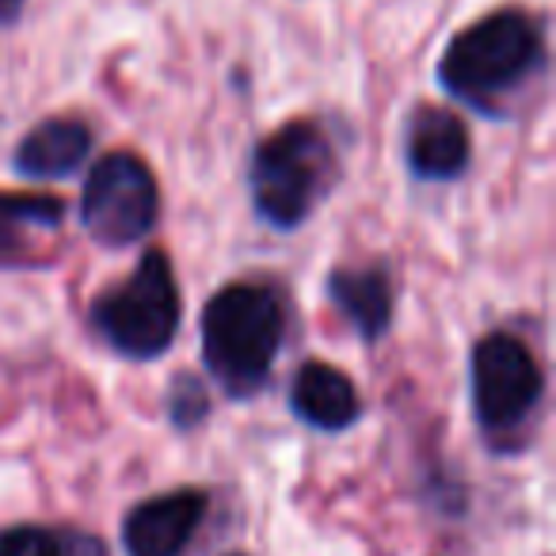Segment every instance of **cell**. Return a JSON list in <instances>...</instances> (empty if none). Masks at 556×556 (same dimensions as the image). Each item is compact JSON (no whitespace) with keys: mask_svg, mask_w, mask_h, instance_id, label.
I'll list each match as a JSON object with an SVG mask.
<instances>
[{"mask_svg":"<svg viewBox=\"0 0 556 556\" xmlns=\"http://www.w3.org/2000/svg\"><path fill=\"white\" fill-rule=\"evenodd\" d=\"M282 332V298L260 282H232L202 309V363L232 401H248L267 386Z\"/></svg>","mask_w":556,"mask_h":556,"instance_id":"cell-1","label":"cell"},{"mask_svg":"<svg viewBox=\"0 0 556 556\" xmlns=\"http://www.w3.org/2000/svg\"><path fill=\"white\" fill-rule=\"evenodd\" d=\"M541 58L545 42L538 20L526 12H495L450 42L439 77L450 96L480 111H495V103L518 92L541 70Z\"/></svg>","mask_w":556,"mask_h":556,"instance_id":"cell-2","label":"cell"},{"mask_svg":"<svg viewBox=\"0 0 556 556\" xmlns=\"http://www.w3.org/2000/svg\"><path fill=\"white\" fill-rule=\"evenodd\" d=\"M336 179V149L317 123H290L275 130L252 156L255 214L275 229H298L317 210Z\"/></svg>","mask_w":556,"mask_h":556,"instance_id":"cell-3","label":"cell"},{"mask_svg":"<svg viewBox=\"0 0 556 556\" xmlns=\"http://www.w3.org/2000/svg\"><path fill=\"white\" fill-rule=\"evenodd\" d=\"M92 325L108 348L134 363H149L172 348L179 332V287L172 260L161 248L141 255L130 278L96 298Z\"/></svg>","mask_w":556,"mask_h":556,"instance_id":"cell-4","label":"cell"},{"mask_svg":"<svg viewBox=\"0 0 556 556\" xmlns=\"http://www.w3.org/2000/svg\"><path fill=\"white\" fill-rule=\"evenodd\" d=\"M545 396V378L518 336L492 332L472 351V412L480 431L503 446V439H518Z\"/></svg>","mask_w":556,"mask_h":556,"instance_id":"cell-5","label":"cell"},{"mask_svg":"<svg viewBox=\"0 0 556 556\" xmlns=\"http://www.w3.org/2000/svg\"><path fill=\"white\" fill-rule=\"evenodd\" d=\"M161 191L153 172L134 153H108L80 194V222L103 248H130L156 225Z\"/></svg>","mask_w":556,"mask_h":556,"instance_id":"cell-6","label":"cell"},{"mask_svg":"<svg viewBox=\"0 0 556 556\" xmlns=\"http://www.w3.org/2000/svg\"><path fill=\"white\" fill-rule=\"evenodd\" d=\"M202 518H206V492L199 488L153 495L123 518L126 556H179L191 545Z\"/></svg>","mask_w":556,"mask_h":556,"instance_id":"cell-7","label":"cell"},{"mask_svg":"<svg viewBox=\"0 0 556 556\" xmlns=\"http://www.w3.org/2000/svg\"><path fill=\"white\" fill-rule=\"evenodd\" d=\"M62 222L65 206L50 194H0V270L47 263Z\"/></svg>","mask_w":556,"mask_h":556,"instance_id":"cell-8","label":"cell"},{"mask_svg":"<svg viewBox=\"0 0 556 556\" xmlns=\"http://www.w3.org/2000/svg\"><path fill=\"white\" fill-rule=\"evenodd\" d=\"M290 408L302 424L317 427V431H348L358 416H363V401L358 389L351 386L348 374H340L328 363H305L298 370L294 386H290Z\"/></svg>","mask_w":556,"mask_h":556,"instance_id":"cell-9","label":"cell"},{"mask_svg":"<svg viewBox=\"0 0 556 556\" xmlns=\"http://www.w3.org/2000/svg\"><path fill=\"white\" fill-rule=\"evenodd\" d=\"M469 164V130L446 108H419L408 123V168L419 179H457Z\"/></svg>","mask_w":556,"mask_h":556,"instance_id":"cell-10","label":"cell"},{"mask_svg":"<svg viewBox=\"0 0 556 556\" xmlns=\"http://www.w3.org/2000/svg\"><path fill=\"white\" fill-rule=\"evenodd\" d=\"M328 294H332L336 309L343 313V320L366 343L381 340L389 332V325H393V282H389V270L378 267V263L332 270Z\"/></svg>","mask_w":556,"mask_h":556,"instance_id":"cell-11","label":"cell"},{"mask_svg":"<svg viewBox=\"0 0 556 556\" xmlns=\"http://www.w3.org/2000/svg\"><path fill=\"white\" fill-rule=\"evenodd\" d=\"M92 153V130L77 118H50L35 126L16 149V172L27 179H65Z\"/></svg>","mask_w":556,"mask_h":556,"instance_id":"cell-12","label":"cell"},{"mask_svg":"<svg viewBox=\"0 0 556 556\" xmlns=\"http://www.w3.org/2000/svg\"><path fill=\"white\" fill-rule=\"evenodd\" d=\"M0 556H108L103 545L77 530L50 526H9L0 530Z\"/></svg>","mask_w":556,"mask_h":556,"instance_id":"cell-13","label":"cell"},{"mask_svg":"<svg viewBox=\"0 0 556 556\" xmlns=\"http://www.w3.org/2000/svg\"><path fill=\"white\" fill-rule=\"evenodd\" d=\"M168 412H172V424H176L179 431L202 424V416L210 412V396H206V389H202V381L191 378V374H179L176 386H172V393H168Z\"/></svg>","mask_w":556,"mask_h":556,"instance_id":"cell-14","label":"cell"},{"mask_svg":"<svg viewBox=\"0 0 556 556\" xmlns=\"http://www.w3.org/2000/svg\"><path fill=\"white\" fill-rule=\"evenodd\" d=\"M20 9V0H0V16H12Z\"/></svg>","mask_w":556,"mask_h":556,"instance_id":"cell-15","label":"cell"},{"mask_svg":"<svg viewBox=\"0 0 556 556\" xmlns=\"http://www.w3.org/2000/svg\"><path fill=\"white\" fill-rule=\"evenodd\" d=\"M232 556H240V553H232Z\"/></svg>","mask_w":556,"mask_h":556,"instance_id":"cell-16","label":"cell"}]
</instances>
